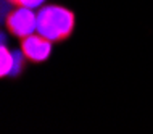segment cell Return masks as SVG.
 Wrapping results in <instances>:
<instances>
[{
	"mask_svg": "<svg viewBox=\"0 0 153 134\" xmlns=\"http://www.w3.org/2000/svg\"><path fill=\"white\" fill-rule=\"evenodd\" d=\"M5 3H8L10 7H16V5H23V7H29V8H40L42 5L48 2V0H3Z\"/></svg>",
	"mask_w": 153,
	"mask_h": 134,
	"instance_id": "cell-5",
	"label": "cell"
},
{
	"mask_svg": "<svg viewBox=\"0 0 153 134\" xmlns=\"http://www.w3.org/2000/svg\"><path fill=\"white\" fill-rule=\"evenodd\" d=\"M3 28L11 37L21 40L37 32V10L16 5L3 16Z\"/></svg>",
	"mask_w": 153,
	"mask_h": 134,
	"instance_id": "cell-2",
	"label": "cell"
},
{
	"mask_svg": "<svg viewBox=\"0 0 153 134\" xmlns=\"http://www.w3.org/2000/svg\"><path fill=\"white\" fill-rule=\"evenodd\" d=\"M76 26L77 16L69 7L47 2L37 8V32L53 44L69 40L76 32Z\"/></svg>",
	"mask_w": 153,
	"mask_h": 134,
	"instance_id": "cell-1",
	"label": "cell"
},
{
	"mask_svg": "<svg viewBox=\"0 0 153 134\" xmlns=\"http://www.w3.org/2000/svg\"><path fill=\"white\" fill-rule=\"evenodd\" d=\"M53 49H55V44L39 32H34L19 40V50L26 57L27 63L31 65L47 63L53 55Z\"/></svg>",
	"mask_w": 153,
	"mask_h": 134,
	"instance_id": "cell-3",
	"label": "cell"
},
{
	"mask_svg": "<svg viewBox=\"0 0 153 134\" xmlns=\"http://www.w3.org/2000/svg\"><path fill=\"white\" fill-rule=\"evenodd\" d=\"M15 68V50L10 49L5 44V40H2L0 45V78L7 79L11 76Z\"/></svg>",
	"mask_w": 153,
	"mask_h": 134,
	"instance_id": "cell-4",
	"label": "cell"
}]
</instances>
